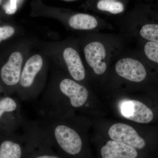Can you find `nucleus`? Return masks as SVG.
<instances>
[{"label":"nucleus","mask_w":158,"mask_h":158,"mask_svg":"<svg viewBox=\"0 0 158 158\" xmlns=\"http://www.w3.org/2000/svg\"><path fill=\"white\" fill-rule=\"evenodd\" d=\"M70 116L40 115L37 121L52 146L63 158H91L85 139L71 124Z\"/></svg>","instance_id":"nucleus-1"},{"label":"nucleus","mask_w":158,"mask_h":158,"mask_svg":"<svg viewBox=\"0 0 158 158\" xmlns=\"http://www.w3.org/2000/svg\"><path fill=\"white\" fill-rule=\"evenodd\" d=\"M44 94L39 106L40 115L56 116H70L72 110L86 106L89 91L74 80L64 78Z\"/></svg>","instance_id":"nucleus-2"},{"label":"nucleus","mask_w":158,"mask_h":158,"mask_svg":"<svg viewBox=\"0 0 158 158\" xmlns=\"http://www.w3.org/2000/svg\"><path fill=\"white\" fill-rule=\"evenodd\" d=\"M25 158H63L56 151L37 121L24 118L22 126Z\"/></svg>","instance_id":"nucleus-3"},{"label":"nucleus","mask_w":158,"mask_h":158,"mask_svg":"<svg viewBox=\"0 0 158 158\" xmlns=\"http://www.w3.org/2000/svg\"><path fill=\"white\" fill-rule=\"evenodd\" d=\"M43 61L41 56L35 55L27 61L22 71L19 85L20 98L23 101L35 99L40 91L37 82L42 71Z\"/></svg>","instance_id":"nucleus-4"},{"label":"nucleus","mask_w":158,"mask_h":158,"mask_svg":"<svg viewBox=\"0 0 158 158\" xmlns=\"http://www.w3.org/2000/svg\"><path fill=\"white\" fill-rule=\"evenodd\" d=\"M109 135L110 139L119 141L131 146L141 153L149 151L152 148L144 138L138 135L134 128L129 125L123 123H116L110 127Z\"/></svg>","instance_id":"nucleus-5"},{"label":"nucleus","mask_w":158,"mask_h":158,"mask_svg":"<svg viewBox=\"0 0 158 158\" xmlns=\"http://www.w3.org/2000/svg\"><path fill=\"white\" fill-rule=\"evenodd\" d=\"M144 61L126 57L119 59L115 70L119 76L130 81L141 83L149 78V70Z\"/></svg>","instance_id":"nucleus-6"},{"label":"nucleus","mask_w":158,"mask_h":158,"mask_svg":"<svg viewBox=\"0 0 158 158\" xmlns=\"http://www.w3.org/2000/svg\"><path fill=\"white\" fill-rule=\"evenodd\" d=\"M121 111L126 118L138 123L148 124L154 118L152 110L144 103L136 100L123 102L121 106Z\"/></svg>","instance_id":"nucleus-7"},{"label":"nucleus","mask_w":158,"mask_h":158,"mask_svg":"<svg viewBox=\"0 0 158 158\" xmlns=\"http://www.w3.org/2000/svg\"><path fill=\"white\" fill-rule=\"evenodd\" d=\"M86 62L96 74L101 75L106 72L107 68L106 58V49L100 41L90 42L84 49Z\"/></svg>","instance_id":"nucleus-8"},{"label":"nucleus","mask_w":158,"mask_h":158,"mask_svg":"<svg viewBox=\"0 0 158 158\" xmlns=\"http://www.w3.org/2000/svg\"><path fill=\"white\" fill-rule=\"evenodd\" d=\"M100 158H147L131 146L114 140H110L100 147Z\"/></svg>","instance_id":"nucleus-9"},{"label":"nucleus","mask_w":158,"mask_h":158,"mask_svg":"<svg viewBox=\"0 0 158 158\" xmlns=\"http://www.w3.org/2000/svg\"><path fill=\"white\" fill-rule=\"evenodd\" d=\"M23 62L22 55L19 52L11 54L0 72V76L3 83L8 87H15L19 85Z\"/></svg>","instance_id":"nucleus-10"},{"label":"nucleus","mask_w":158,"mask_h":158,"mask_svg":"<svg viewBox=\"0 0 158 158\" xmlns=\"http://www.w3.org/2000/svg\"><path fill=\"white\" fill-rule=\"evenodd\" d=\"M25 141L23 135L2 139L0 142V158H25Z\"/></svg>","instance_id":"nucleus-11"},{"label":"nucleus","mask_w":158,"mask_h":158,"mask_svg":"<svg viewBox=\"0 0 158 158\" xmlns=\"http://www.w3.org/2000/svg\"><path fill=\"white\" fill-rule=\"evenodd\" d=\"M63 56L69 73L73 80L76 81L85 80V69L78 52L72 48H67L64 50Z\"/></svg>","instance_id":"nucleus-12"},{"label":"nucleus","mask_w":158,"mask_h":158,"mask_svg":"<svg viewBox=\"0 0 158 158\" xmlns=\"http://www.w3.org/2000/svg\"><path fill=\"white\" fill-rule=\"evenodd\" d=\"M98 23L96 18L83 13L73 15L69 21V24L72 28L78 30H92L97 27Z\"/></svg>","instance_id":"nucleus-13"},{"label":"nucleus","mask_w":158,"mask_h":158,"mask_svg":"<svg viewBox=\"0 0 158 158\" xmlns=\"http://www.w3.org/2000/svg\"><path fill=\"white\" fill-rule=\"evenodd\" d=\"M142 59L158 72V44L144 40Z\"/></svg>","instance_id":"nucleus-14"},{"label":"nucleus","mask_w":158,"mask_h":158,"mask_svg":"<svg viewBox=\"0 0 158 158\" xmlns=\"http://www.w3.org/2000/svg\"><path fill=\"white\" fill-rule=\"evenodd\" d=\"M141 24L139 34L143 40L158 44V21H147Z\"/></svg>","instance_id":"nucleus-15"},{"label":"nucleus","mask_w":158,"mask_h":158,"mask_svg":"<svg viewBox=\"0 0 158 158\" xmlns=\"http://www.w3.org/2000/svg\"><path fill=\"white\" fill-rule=\"evenodd\" d=\"M98 10L113 14H118L124 11L123 3L118 0H99L97 4Z\"/></svg>","instance_id":"nucleus-16"},{"label":"nucleus","mask_w":158,"mask_h":158,"mask_svg":"<svg viewBox=\"0 0 158 158\" xmlns=\"http://www.w3.org/2000/svg\"><path fill=\"white\" fill-rule=\"evenodd\" d=\"M20 110L18 102L14 98L6 97L0 99V118L6 112H13Z\"/></svg>","instance_id":"nucleus-17"},{"label":"nucleus","mask_w":158,"mask_h":158,"mask_svg":"<svg viewBox=\"0 0 158 158\" xmlns=\"http://www.w3.org/2000/svg\"><path fill=\"white\" fill-rule=\"evenodd\" d=\"M15 33V29L11 26H6L0 27V43L11 37Z\"/></svg>","instance_id":"nucleus-18"},{"label":"nucleus","mask_w":158,"mask_h":158,"mask_svg":"<svg viewBox=\"0 0 158 158\" xmlns=\"http://www.w3.org/2000/svg\"><path fill=\"white\" fill-rule=\"evenodd\" d=\"M19 0H9L4 6V9L7 14H14L17 9V3Z\"/></svg>","instance_id":"nucleus-19"},{"label":"nucleus","mask_w":158,"mask_h":158,"mask_svg":"<svg viewBox=\"0 0 158 158\" xmlns=\"http://www.w3.org/2000/svg\"><path fill=\"white\" fill-rule=\"evenodd\" d=\"M66 1H71V0H66Z\"/></svg>","instance_id":"nucleus-20"},{"label":"nucleus","mask_w":158,"mask_h":158,"mask_svg":"<svg viewBox=\"0 0 158 158\" xmlns=\"http://www.w3.org/2000/svg\"><path fill=\"white\" fill-rule=\"evenodd\" d=\"M0 3H1V0H0Z\"/></svg>","instance_id":"nucleus-21"},{"label":"nucleus","mask_w":158,"mask_h":158,"mask_svg":"<svg viewBox=\"0 0 158 158\" xmlns=\"http://www.w3.org/2000/svg\"><path fill=\"white\" fill-rule=\"evenodd\" d=\"M157 158H158V157H157Z\"/></svg>","instance_id":"nucleus-22"},{"label":"nucleus","mask_w":158,"mask_h":158,"mask_svg":"<svg viewBox=\"0 0 158 158\" xmlns=\"http://www.w3.org/2000/svg\"></svg>","instance_id":"nucleus-23"}]
</instances>
